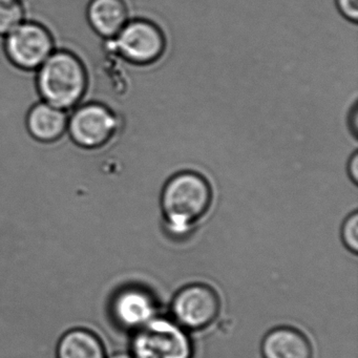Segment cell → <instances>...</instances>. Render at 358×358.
<instances>
[{"label": "cell", "instance_id": "ac0fdd59", "mask_svg": "<svg viewBox=\"0 0 358 358\" xmlns=\"http://www.w3.org/2000/svg\"><path fill=\"white\" fill-rule=\"evenodd\" d=\"M108 358H133L131 354L127 353V352H116V353L112 354L108 356Z\"/></svg>", "mask_w": 358, "mask_h": 358}, {"label": "cell", "instance_id": "7c38bea8", "mask_svg": "<svg viewBox=\"0 0 358 358\" xmlns=\"http://www.w3.org/2000/svg\"><path fill=\"white\" fill-rule=\"evenodd\" d=\"M55 358H108L106 343L89 327L76 326L62 333L55 343Z\"/></svg>", "mask_w": 358, "mask_h": 358}, {"label": "cell", "instance_id": "8992f818", "mask_svg": "<svg viewBox=\"0 0 358 358\" xmlns=\"http://www.w3.org/2000/svg\"><path fill=\"white\" fill-rule=\"evenodd\" d=\"M123 62L136 66L157 64L166 51V36L152 20L134 18L114 39L108 41Z\"/></svg>", "mask_w": 358, "mask_h": 358}, {"label": "cell", "instance_id": "5bb4252c", "mask_svg": "<svg viewBox=\"0 0 358 358\" xmlns=\"http://www.w3.org/2000/svg\"><path fill=\"white\" fill-rule=\"evenodd\" d=\"M341 241L345 248L353 253H358V213L354 211L343 221L341 230Z\"/></svg>", "mask_w": 358, "mask_h": 358}, {"label": "cell", "instance_id": "52a82bcc", "mask_svg": "<svg viewBox=\"0 0 358 358\" xmlns=\"http://www.w3.org/2000/svg\"><path fill=\"white\" fill-rule=\"evenodd\" d=\"M171 316L186 331H202L217 320L221 299L207 284L192 282L180 289L171 305Z\"/></svg>", "mask_w": 358, "mask_h": 358}, {"label": "cell", "instance_id": "5b68a950", "mask_svg": "<svg viewBox=\"0 0 358 358\" xmlns=\"http://www.w3.org/2000/svg\"><path fill=\"white\" fill-rule=\"evenodd\" d=\"M3 39L8 62L24 73L36 72L58 48L51 29L28 18Z\"/></svg>", "mask_w": 358, "mask_h": 358}, {"label": "cell", "instance_id": "d6986e66", "mask_svg": "<svg viewBox=\"0 0 358 358\" xmlns=\"http://www.w3.org/2000/svg\"><path fill=\"white\" fill-rule=\"evenodd\" d=\"M18 1H24V0H18Z\"/></svg>", "mask_w": 358, "mask_h": 358}, {"label": "cell", "instance_id": "3957f363", "mask_svg": "<svg viewBox=\"0 0 358 358\" xmlns=\"http://www.w3.org/2000/svg\"><path fill=\"white\" fill-rule=\"evenodd\" d=\"M122 127L120 115L97 100L81 102L69 112L66 136L80 150L95 152L110 145Z\"/></svg>", "mask_w": 358, "mask_h": 358}, {"label": "cell", "instance_id": "9a60e30c", "mask_svg": "<svg viewBox=\"0 0 358 358\" xmlns=\"http://www.w3.org/2000/svg\"><path fill=\"white\" fill-rule=\"evenodd\" d=\"M339 13L349 20L356 24L358 22V0H335Z\"/></svg>", "mask_w": 358, "mask_h": 358}, {"label": "cell", "instance_id": "30bf717a", "mask_svg": "<svg viewBox=\"0 0 358 358\" xmlns=\"http://www.w3.org/2000/svg\"><path fill=\"white\" fill-rule=\"evenodd\" d=\"M85 17L97 36L110 41L129 22V7L125 0H90Z\"/></svg>", "mask_w": 358, "mask_h": 358}, {"label": "cell", "instance_id": "2e32d148", "mask_svg": "<svg viewBox=\"0 0 358 358\" xmlns=\"http://www.w3.org/2000/svg\"><path fill=\"white\" fill-rule=\"evenodd\" d=\"M347 173L351 182L357 184L358 182V152H355L350 157L348 162Z\"/></svg>", "mask_w": 358, "mask_h": 358}, {"label": "cell", "instance_id": "8fae6325", "mask_svg": "<svg viewBox=\"0 0 358 358\" xmlns=\"http://www.w3.org/2000/svg\"><path fill=\"white\" fill-rule=\"evenodd\" d=\"M263 358H312L311 341L299 329L282 326L266 333L262 341Z\"/></svg>", "mask_w": 358, "mask_h": 358}, {"label": "cell", "instance_id": "4fadbf2b", "mask_svg": "<svg viewBox=\"0 0 358 358\" xmlns=\"http://www.w3.org/2000/svg\"><path fill=\"white\" fill-rule=\"evenodd\" d=\"M26 20L24 1L0 0V38L7 36Z\"/></svg>", "mask_w": 358, "mask_h": 358}, {"label": "cell", "instance_id": "277c9868", "mask_svg": "<svg viewBox=\"0 0 358 358\" xmlns=\"http://www.w3.org/2000/svg\"><path fill=\"white\" fill-rule=\"evenodd\" d=\"M133 358H194V343L185 329L171 318L156 316L133 332Z\"/></svg>", "mask_w": 358, "mask_h": 358}, {"label": "cell", "instance_id": "e0dca14e", "mask_svg": "<svg viewBox=\"0 0 358 358\" xmlns=\"http://www.w3.org/2000/svg\"><path fill=\"white\" fill-rule=\"evenodd\" d=\"M350 131L353 134L354 137L357 138L358 133V108L354 106L349 116Z\"/></svg>", "mask_w": 358, "mask_h": 358}, {"label": "cell", "instance_id": "9c48e42d", "mask_svg": "<svg viewBox=\"0 0 358 358\" xmlns=\"http://www.w3.org/2000/svg\"><path fill=\"white\" fill-rule=\"evenodd\" d=\"M69 112L39 100L27 112L24 125L31 139L41 144H54L66 137Z\"/></svg>", "mask_w": 358, "mask_h": 358}, {"label": "cell", "instance_id": "ba28073f", "mask_svg": "<svg viewBox=\"0 0 358 358\" xmlns=\"http://www.w3.org/2000/svg\"><path fill=\"white\" fill-rule=\"evenodd\" d=\"M158 307L152 293L137 285L119 289L108 301V315L115 326L135 332L156 317Z\"/></svg>", "mask_w": 358, "mask_h": 358}, {"label": "cell", "instance_id": "7a4b0ae2", "mask_svg": "<svg viewBox=\"0 0 358 358\" xmlns=\"http://www.w3.org/2000/svg\"><path fill=\"white\" fill-rule=\"evenodd\" d=\"M89 69L80 55L57 48L35 72V89L43 101L70 112L90 91Z\"/></svg>", "mask_w": 358, "mask_h": 358}, {"label": "cell", "instance_id": "6da1fadb", "mask_svg": "<svg viewBox=\"0 0 358 358\" xmlns=\"http://www.w3.org/2000/svg\"><path fill=\"white\" fill-rule=\"evenodd\" d=\"M213 202L210 182L198 171H182L163 186L160 207L167 231L175 236L189 234L208 213Z\"/></svg>", "mask_w": 358, "mask_h": 358}]
</instances>
